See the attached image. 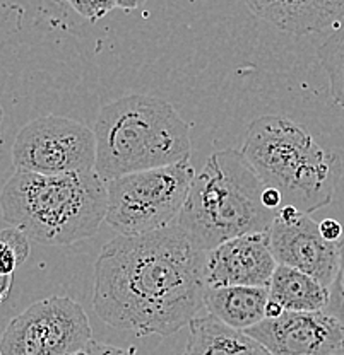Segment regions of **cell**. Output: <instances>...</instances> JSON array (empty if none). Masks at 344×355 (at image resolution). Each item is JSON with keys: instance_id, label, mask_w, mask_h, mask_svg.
Wrapping results in <instances>:
<instances>
[{"instance_id": "obj_1", "label": "cell", "mask_w": 344, "mask_h": 355, "mask_svg": "<svg viewBox=\"0 0 344 355\" xmlns=\"http://www.w3.org/2000/svg\"><path fill=\"white\" fill-rule=\"evenodd\" d=\"M206 254L177 224L118 234L95 263V313L138 336L173 335L204 309Z\"/></svg>"}, {"instance_id": "obj_2", "label": "cell", "mask_w": 344, "mask_h": 355, "mask_svg": "<svg viewBox=\"0 0 344 355\" xmlns=\"http://www.w3.org/2000/svg\"><path fill=\"white\" fill-rule=\"evenodd\" d=\"M3 219L29 239L67 246L98 232L106 217V181L98 173L47 176L16 171L0 193Z\"/></svg>"}, {"instance_id": "obj_3", "label": "cell", "mask_w": 344, "mask_h": 355, "mask_svg": "<svg viewBox=\"0 0 344 355\" xmlns=\"http://www.w3.org/2000/svg\"><path fill=\"white\" fill-rule=\"evenodd\" d=\"M95 171L105 181L190 157V125L166 99L122 96L99 110Z\"/></svg>"}, {"instance_id": "obj_4", "label": "cell", "mask_w": 344, "mask_h": 355, "mask_svg": "<svg viewBox=\"0 0 344 355\" xmlns=\"http://www.w3.org/2000/svg\"><path fill=\"white\" fill-rule=\"evenodd\" d=\"M264 183L242 150L211 154L188 190L175 224L204 251L252 232H269L275 210L262 203Z\"/></svg>"}, {"instance_id": "obj_5", "label": "cell", "mask_w": 344, "mask_h": 355, "mask_svg": "<svg viewBox=\"0 0 344 355\" xmlns=\"http://www.w3.org/2000/svg\"><path fill=\"white\" fill-rule=\"evenodd\" d=\"M240 150L264 187L281 191L283 205L310 216L334 198L341 159L290 118L264 114L254 120Z\"/></svg>"}, {"instance_id": "obj_6", "label": "cell", "mask_w": 344, "mask_h": 355, "mask_svg": "<svg viewBox=\"0 0 344 355\" xmlns=\"http://www.w3.org/2000/svg\"><path fill=\"white\" fill-rule=\"evenodd\" d=\"M195 169L190 161L106 181L105 222L122 236H139L175 224Z\"/></svg>"}, {"instance_id": "obj_7", "label": "cell", "mask_w": 344, "mask_h": 355, "mask_svg": "<svg viewBox=\"0 0 344 355\" xmlns=\"http://www.w3.org/2000/svg\"><path fill=\"white\" fill-rule=\"evenodd\" d=\"M91 336L83 306L65 295H51L9 321L0 336V355H77Z\"/></svg>"}, {"instance_id": "obj_8", "label": "cell", "mask_w": 344, "mask_h": 355, "mask_svg": "<svg viewBox=\"0 0 344 355\" xmlns=\"http://www.w3.org/2000/svg\"><path fill=\"white\" fill-rule=\"evenodd\" d=\"M96 137L81 121L47 114L26 123L13 146L16 171L60 176L92 171Z\"/></svg>"}, {"instance_id": "obj_9", "label": "cell", "mask_w": 344, "mask_h": 355, "mask_svg": "<svg viewBox=\"0 0 344 355\" xmlns=\"http://www.w3.org/2000/svg\"><path fill=\"white\" fill-rule=\"evenodd\" d=\"M269 248L277 265H286L331 287L339 265V243L322 238L319 224L293 205H283L269 229Z\"/></svg>"}, {"instance_id": "obj_10", "label": "cell", "mask_w": 344, "mask_h": 355, "mask_svg": "<svg viewBox=\"0 0 344 355\" xmlns=\"http://www.w3.org/2000/svg\"><path fill=\"white\" fill-rule=\"evenodd\" d=\"M245 333L272 355H334L344 350V327L325 311H284Z\"/></svg>"}, {"instance_id": "obj_11", "label": "cell", "mask_w": 344, "mask_h": 355, "mask_svg": "<svg viewBox=\"0 0 344 355\" xmlns=\"http://www.w3.org/2000/svg\"><path fill=\"white\" fill-rule=\"evenodd\" d=\"M276 266L269 248V232L243 234L207 251V286L269 287Z\"/></svg>"}, {"instance_id": "obj_12", "label": "cell", "mask_w": 344, "mask_h": 355, "mask_svg": "<svg viewBox=\"0 0 344 355\" xmlns=\"http://www.w3.org/2000/svg\"><path fill=\"white\" fill-rule=\"evenodd\" d=\"M259 19L295 36L334 31L344 21V0H245Z\"/></svg>"}, {"instance_id": "obj_13", "label": "cell", "mask_w": 344, "mask_h": 355, "mask_svg": "<svg viewBox=\"0 0 344 355\" xmlns=\"http://www.w3.org/2000/svg\"><path fill=\"white\" fill-rule=\"evenodd\" d=\"M268 287H207L204 309L235 330H249L265 318Z\"/></svg>"}, {"instance_id": "obj_14", "label": "cell", "mask_w": 344, "mask_h": 355, "mask_svg": "<svg viewBox=\"0 0 344 355\" xmlns=\"http://www.w3.org/2000/svg\"><path fill=\"white\" fill-rule=\"evenodd\" d=\"M268 288L269 299L284 311H324L329 302V287L286 265L276 266Z\"/></svg>"}, {"instance_id": "obj_15", "label": "cell", "mask_w": 344, "mask_h": 355, "mask_svg": "<svg viewBox=\"0 0 344 355\" xmlns=\"http://www.w3.org/2000/svg\"><path fill=\"white\" fill-rule=\"evenodd\" d=\"M188 328L190 335L183 355H235L242 335V330L228 327L209 313L195 316Z\"/></svg>"}, {"instance_id": "obj_16", "label": "cell", "mask_w": 344, "mask_h": 355, "mask_svg": "<svg viewBox=\"0 0 344 355\" xmlns=\"http://www.w3.org/2000/svg\"><path fill=\"white\" fill-rule=\"evenodd\" d=\"M31 253L29 238L23 231L10 225L0 231V277L14 275L17 266L28 260Z\"/></svg>"}, {"instance_id": "obj_17", "label": "cell", "mask_w": 344, "mask_h": 355, "mask_svg": "<svg viewBox=\"0 0 344 355\" xmlns=\"http://www.w3.org/2000/svg\"><path fill=\"white\" fill-rule=\"evenodd\" d=\"M325 313L339 321L344 327V236L339 241V265L334 280L329 287V302L325 306Z\"/></svg>"}, {"instance_id": "obj_18", "label": "cell", "mask_w": 344, "mask_h": 355, "mask_svg": "<svg viewBox=\"0 0 344 355\" xmlns=\"http://www.w3.org/2000/svg\"><path fill=\"white\" fill-rule=\"evenodd\" d=\"M69 6L88 21H99L117 7V0H67Z\"/></svg>"}, {"instance_id": "obj_19", "label": "cell", "mask_w": 344, "mask_h": 355, "mask_svg": "<svg viewBox=\"0 0 344 355\" xmlns=\"http://www.w3.org/2000/svg\"><path fill=\"white\" fill-rule=\"evenodd\" d=\"M77 355H136L134 350H127V349H120V347L115 345H108V343H98V342H91L84 347Z\"/></svg>"}, {"instance_id": "obj_20", "label": "cell", "mask_w": 344, "mask_h": 355, "mask_svg": "<svg viewBox=\"0 0 344 355\" xmlns=\"http://www.w3.org/2000/svg\"><path fill=\"white\" fill-rule=\"evenodd\" d=\"M319 229L322 238L329 243H339L344 236L343 224L336 219H324L319 224Z\"/></svg>"}, {"instance_id": "obj_21", "label": "cell", "mask_w": 344, "mask_h": 355, "mask_svg": "<svg viewBox=\"0 0 344 355\" xmlns=\"http://www.w3.org/2000/svg\"><path fill=\"white\" fill-rule=\"evenodd\" d=\"M262 203H264L268 209L277 212V210L283 207V195H281V191L276 190V188L264 187V191H262Z\"/></svg>"}, {"instance_id": "obj_22", "label": "cell", "mask_w": 344, "mask_h": 355, "mask_svg": "<svg viewBox=\"0 0 344 355\" xmlns=\"http://www.w3.org/2000/svg\"><path fill=\"white\" fill-rule=\"evenodd\" d=\"M13 282L14 275L9 277H0V304L7 301V297L10 295V291H13Z\"/></svg>"}, {"instance_id": "obj_23", "label": "cell", "mask_w": 344, "mask_h": 355, "mask_svg": "<svg viewBox=\"0 0 344 355\" xmlns=\"http://www.w3.org/2000/svg\"><path fill=\"white\" fill-rule=\"evenodd\" d=\"M146 3V0H117V7L118 9L125 10V12H131V10L139 9Z\"/></svg>"}, {"instance_id": "obj_24", "label": "cell", "mask_w": 344, "mask_h": 355, "mask_svg": "<svg viewBox=\"0 0 344 355\" xmlns=\"http://www.w3.org/2000/svg\"><path fill=\"white\" fill-rule=\"evenodd\" d=\"M284 313V309L281 308L279 304H277L276 301H272V299H269L268 304H265V318H269V320H272V318H277L281 316V314Z\"/></svg>"}, {"instance_id": "obj_25", "label": "cell", "mask_w": 344, "mask_h": 355, "mask_svg": "<svg viewBox=\"0 0 344 355\" xmlns=\"http://www.w3.org/2000/svg\"><path fill=\"white\" fill-rule=\"evenodd\" d=\"M2 121H3V110H2V105H0V142H2Z\"/></svg>"}, {"instance_id": "obj_26", "label": "cell", "mask_w": 344, "mask_h": 355, "mask_svg": "<svg viewBox=\"0 0 344 355\" xmlns=\"http://www.w3.org/2000/svg\"><path fill=\"white\" fill-rule=\"evenodd\" d=\"M334 355H344V350H343V352H339V354H334Z\"/></svg>"}]
</instances>
